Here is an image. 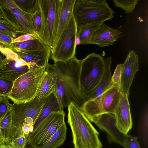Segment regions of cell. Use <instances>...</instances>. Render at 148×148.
<instances>
[{
  "label": "cell",
  "instance_id": "obj_35",
  "mask_svg": "<svg viewBox=\"0 0 148 148\" xmlns=\"http://www.w3.org/2000/svg\"><path fill=\"white\" fill-rule=\"evenodd\" d=\"M13 38L5 34H0V46L8 48L14 51L16 48L12 43Z\"/></svg>",
  "mask_w": 148,
  "mask_h": 148
},
{
  "label": "cell",
  "instance_id": "obj_2",
  "mask_svg": "<svg viewBox=\"0 0 148 148\" xmlns=\"http://www.w3.org/2000/svg\"><path fill=\"white\" fill-rule=\"evenodd\" d=\"M67 107V122L72 131L74 148H102L99 133L82 110L73 103Z\"/></svg>",
  "mask_w": 148,
  "mask_h": 148
},
{
  "label": "cell",
  "instance_id": "obj_10",
  "mask_svg": "<svg viewBox=\"0 0 148 148\" xmlns=\"http://www.w3.org/2000/svg\"><path fill=\"white\" fill-rule=\"evenodd\" d=\"M48 97L40 100L35 98L32 101L25 103H14L11 105L10 110L12 122V140L16 136L18 130L25 119H32L34 124L42 111Z\"/></svg>",
  "mask_w": 148,
  "mask_h": 148
},
{
  "label": "cell",
  "instance_id": "obj_33",
  "mask_svg": "<svg viewBox=\"0 0 148 148\" xmlns=\"http://www.w3.org/2000/svg\"><path fill=\"white\" fill-rule=\"evenodd\" d=\"M9 99L8 97H0V120L10 110L11 104L9 102Z\"/></svg>",
  "mask_w": 148,
  "mask_h": 148
},
{
  "label": "cell",
  "instance_id": "obj_34",
  "mask_svg": "<svg viewBox=\"0 0 148 148\" xmlns=\"http://www.w3.org/2000/svg\"><path fill=\"white\" fill-rule=\"evenodd\" d=\"M123 146L124 148H141L137 138L127 134L126 135Z\"/></svg>",
  "mask_w": 148,
  "mask_h": 148
},
{
  "label": "cell",
  "instance_id": "obj_26",
  "mask_svg": "<svg viewBox=\"0 0 148 148\" xmlns=\"http://www.w3.org/2000/svg\"><path fill=\"white\" fill-rule=\"evenodd\" d=\"M16 49L36 50L44 49L49 46L40 39H36L14 43Z\"/></svg>",
  "mask_w": 148,
  "mask_h": 148
},
{
  "label": "cell",
  "instance_id": "obj_6",
  "mask_svg": "<svg viewBox=\"0 0 148 148\" xmlns=\"http://www.w3.org/2000/svg\"><path fill=\"white\" fill-rule=\"evenodd\" d=\"M120 84V83L113 84L99 96L85 102L82 110L89 121L101 114H114L122 94Z\"/></svg>",
  "mask_w": 148,
  "mask_h": 148
},
{
  "label": "cell",
  "instance_id": "obj_27",
  "mask_svg": "<svg viewBox=\"0 0 148 148\" xmlns=\"http://www.w3.org/2000/svg\"><path fill=\"white\" fill-rule=\"evenodd\" d=\"M18 7L23 11L33 14L39 7L38 0H14Z\"/></svg>",
  "mask_w": 148,
  "mask_h": 148
},
{
  "label": "cell",
  "instance_id": "obj_17",
  "mask_svg": "<svg viewBox=\"0 0 148 148\" xmlns=\"http://www.w3.org/2000/svg\"><path fill=\"white\" fill-rule=\"evenodd\" d=\"M75 1L62 0V7L57 31L51 50L56 46L62 33L73 15V8Z\"/></svg>",
  "mask_w": 148,
  "mask_h": 148
},
{
  "label": "cell",
  "instance_id": "obj_41",
  "mask_svg": "<svg viewBox=\"0 0 148 148\" xmlns=\"http://www.w3.org/2000/svg\"><path fill=\"white\" fill-rule=\"evenodd\" d=\"M3 59L2 55L1 54H0V64L2 61Z\"/></svg>",
  "mask_w": 148,
  "mask_h": 148
},
{
  "label": "cell",
  "instance_id": "obj_42",
  "mask_svg": "<svg viewBox=\"0 0 148 148\" xmlns=\"http://www.w3.org/2000/svg\"><path fill=\"white\" fill-rule=\"evenodd\" d=\"M26 148H34L31 146L27 145V147H26Z\"/></svg>",
  "mask_w": 148,
  "mask_h": 148
},
{
  "label": "cell",
  "instance_id": "obj_13",
  "mask_svg": "<svg viewBox=\"0 0 148 148\" xmlns=\"http://www.w3.org/2000/svg\"><path fill=\"white\" fill-rule=\"evenodd\" d=\"M138 69V56L134 50L130 51L123 64L121 73L120 90L123 95L128 97L130 87Z\"/></svg>",
  "mask_w": 148,
  "mask_h": 148
},
{
  "label": "cell",
  "instance_id": "obj_3",
  "mask_svg": "<svg viewBox=\"0 0 148 148\" xmlns=\"http://www.w3.org/2000/svg\"><path fill=\"white\" fill-rule=\"evenodd\" d=\"M46 67L31 69L17 79L13 82L9 99L17 104L34 99L46 74Z\"/></svg>",
  "mask_w": 148,
  "mask_h": 148
},
{
  "label": "cell",
  "instance_id": "obj_15",
  "mask_svg": "<svg viewBox=\"0 0 148 148\" xmlns=\"http://www.w3.org/2000/svg\"><path fill=\"white\" fill-rule=\"evenodd\" d=\"M51 48H46L36 50H21L16 49L14 51L18 57L30 65V69L46 67L51 57Z\"/></svg>",
  "mask_w": 148,
  "mask_h": 148
},
{
  "label": "cell",
  "instance_id": "obj_4",
  "mask_svg": "<svg viewBox=\"0 0 148 148\" xmlns=\"http://www.w3.org/2000/svg\"><path fill=\"white\" fill-rule=\"evenodd\" d=\"M114 14L105 0H76L73 11L77 25L104 22L112 18Z\"/></svg>",
  "mask_w": 148,
  "mask_h": 148
},
{
  "label": "cell",
  "instance_id": "obj_18",
  "mask_svg": "<svg viewBox=\"0 0 148 148\" xmlns=\"http://www.w3.org/2000/svg\"><path fill=\"white\" fill-rule=\"evenodd\" d=\"M111 63V56L105 59L104 69L101 77L97 85L86 98V101L92 100L99 96L113 84L112 81Z\"/></svg>",
  "mask_w": 148,
  "mask_h": 148
},
{
  "label": "cell",
  "instance_id": "obj_7",
  "mask_svg": "<svg viewBox=\"0 0 148 148\" xmlns=\"http://www.w3.org/2000/svg\"><path fill=\"white\" fill-rule=\"evenodd\" d=\"M105 59L101 55L92 53L81 60L80 83L86 99L101 77L104 69Z\"/></svg>",
  "mask_w": 148,
  "mask_h": 148
},
{
  "label": "cell",
  "instance_id": "obj_11",
  "mask_svg": "<svg viewBox=\"0 0 148 148\" xmlns=\"http://www.w3.org/2000/svg\"><path fill=\"white\" fill-rule=\"evenodd\" d=\"M90 121L93 122L101 131L106 133L109 142L123 146L126 134L119 129L114 114L103 113L94 117Z\"/></svg>",
  "mask_w": 148,
  "mask_h": 148
},
{
  "label": "cell",
  "instance_id": "obj_12",
  "mask_svg": "<svg viewBox=\"0 0 148 148\" xmlns=\"http://www.w3.org/2000/svg\"><path fill=\"white\" fill-rule=\"evenodd\" d=\"M122 32L103 23L80 45L94 44L99 47H108L114 44L121 36Z\"/></svg>",
  "mask_w": 148,
  "mask_h": 148
},
{
  "label": "cell",
  "instance_id": "obj_36",
  "mask_svg": "<svg viewBox=\"0 0 148 148\" xmlns=\"http://www.w3.org/2000/svg\"><path fill=\"white\" fill-rule=\"evenodd\" d=\"M36 39L41 40L36 33L25 34L21 35L15 38H13L12 43H14Z\"/></svg>",
  "mask_w": 148,
  "mask_h": 148
},
{
  "label": "cell",
  "instance_id": "obj_14",
  "mask_svg": "<svg viewBox=\"0 0 148 148\" xmlns=\"http://www.w3.org/2000/svg\"><path fill=\"white\" fill-rule=\"evenodd\" d=\"M30 65L18 57L3 59L0 64V77L14 82L30 70Z\"/></svg>",
  "mask_w": 148,
  "mask_h": 148
},
{
  "label": "cell",
  "instance_id": "obj_8",
  "mask_svg": "<svg viewBox=\"0 0 148 148\" xmlns=\"http://www.w3.org/2000/svg\"><path fill=\"white\" fill-rule=\"evenodd\" d=\"M63 110L51 113L30 133L27 145L34 148H40L49 141L64 122Z\"/></svg>",
  "mask_w": 148,
  "mask_h": 148
},
{
  "label": "cell",
  "instance_id": "obj_44",
  "mask_svg": "<svg viewBox=\"0 0 148 148\" xmlns=\"http://www.w3.org/2000/svg\"><path fill=\"white\" fill-rule=\"evenodd\" d=\"M0 148H1L0 147Z\"/></svg>",
  "mask_w": 148,
  "mask_h": 148
},
{
  "label": "cell",
  "instance_id": "obj_38",
  "mask_svg": "<svg viewBox=\"0 0 148 148\" xmlns=\"http://www.w3.org/2000/svg\"><path fill=\"white\" fill-rule=\"evenodd\" d=\"M0 51L6 58H12L18 57L17 54L10 49L0 46Z\"/></svg>",
  "mask_w": 148,
  "mask_h": 148
},
{
  "label": "cell",
  "instance_id": "obj_20",
  "mask_svg": "<svg viewBox=\"0 0 148 148\" xmlns=\"http://www.w3.org/2000/svg\"><path fill=\"white\" fill-rule=\"evenodd\" d=\"M56 88V77L53 73L46 69V74L35 98L40 100L47 97L52 93H54Z\"/></svg>",
  "mask_w": 148,
  "mask_h": 148
},
{
  "label": "cell",
  "instance_id": "obj_5",
  "mask_svg": "<svg viewBox=\"0 0 148 148\" xmlns=\"http://www.w3.org/2000/svg\"><path fill=\"white\" fill-rule=\"evenodd\" d=\"M42 25L39 37L51 49L56 34L62 0H38Z\"/></svg>",
  "mask_w": 148,
  "mask_h": 148
},
{
  "label": "cell",
  "instance_id": "obj_29",
  "mask_svg": "<svg viewBox=\"0 0 148 148\" xmlns=\"http://www.w3.org/2000/svg\"><path fill=\"white\" fill-rule=\"evenodd\" d=\"M28 137L25 134L22 127L17 132L16 136L9 144L15 148H26L27 144Z\"/></svg>",
  "mask_w": 148,
  "mask_h": 148
},
{
  "label": "cell",
  "instance_id": "obj_40",
  "mask_svg": "<svg viewBox=\"0 0 148 148\" xmlns=\"http://www.w3.org/2000/svg\"><path fill=\"white\" fill-rule=\"evenodd\" d=\"M4 143L3 138L2 136L0 130V144Z\"/></svg>",
  "mask_w": 148,
  "mask_h": 148
},
{
  "label": "cell",
  "instance_id": "obj_32",
  "mask_svg": "<svg viewBox=\"0 0 148 148\" xmlns=\"http://www.w3.org/2000/svg\"><path fill=\"white\" fill-rule=\"evenodd\" d=\"M32 17L36 32L39 37L42 25L41 11L39 6L35 12L32 14Z\"/></svg>",
  "mask_w": 148,
  "mask_h": 148
},
{
  "label": "cell",
  "instance_id": "obj_25",
  "mask_svg": "<svg viewBox=\"0 0 148 148\" xmlns=\"http://www.w3.org/2000/svg\"><path fill=\"white\" fill-rule=\"evenodd\" d=\"M103 21L77 25V37L81 40V43L88 38Z\"/></svg>",
  "mask_w": 148,
  "mask_h": 148
},
{
  "label": "cell",
  "instance_id": "obj_9",
  "mask_svg": "<svg viewBox=\"0 0 148 148\" xmlns=\"http://www.w3.org/2000/svg\"><path fill=\"white\" fill-rule=\"evenodd\" d=\"M77 25L73 15L51 50V58L54 63L67 61L75 56Z\"/></svg>",
  "mask_w": 148,
  "mask_h": 148
},
{
  "label": "cell",
  "instance_id": "obj_21",
  "mask_svg": "<svg viewBox=\"0 0 148 148\" xmlns=\"http://www.w3.org/2000/svg\"><path fill=\"white\" fill-rule=\"evenodd\" d=\"M18 6L14 0H0V12L4 20L9 23L21 35L19 31L14 10Z\"/></svg>",
  "mask_w": 148,
  "mask_h": 148
},
{
  "label": "cell",
  "instance_id": "obj_30",
  "mask_svg": "<svg viewBox=\"0 0 148 148\" xmlns=\"http://www.w3.org/2000/svg\"><path fill=\"white\" fill-rule=\"evenodd\" d=\"M0 34L13 38H15L21 35L9 23L2 19H0Z\"/></svg>",
  "mask_w": 148,
  "mask_h": 148
},
{
  "label": "cell",
  "instance_id": "obj_16",
  "mask_svg": "<svg viewBox=\"0 0 148 148\" xmlns=\"http://www.w3.org/2000/svg\"><path fill=\"white\" fill-rule=\"evenodd\" d=\"M128 97L121 94L114 114L117 126L122 133L127 134L132 129V121Z\"/></svg>",
  "mask_w": 148,
  "mask_h": 148
},
{
  "label": "cell",
  "instance_id": "obj_37",
  "mask_svg": "<svg viewBox=\"0 0 148 148\" xmlns=\"http://www.w3.org/2000/svg\"><path fill=\"white\" fill-rule=\"evenodd\" d=\"M123 66V64L117 65L114 73L112 76V81L113 84L120 83Z\"/></svg>",
  "mask_w": 148,
  "mask_h": 148
},
{
  "label": "cell",
  "instance_id": "obj_39",
  "mask_svg": "<svg viewBox=\"0 0 148 148\" xmlns=\"http://www.w3.org/2000/svg\"><path fill=\"white\" fill-rule=\"evenodd\" d=\"M0 147L1 148H15L9 143L1 144H0Z\"/></svg>",
  "mask_w": 148,
  "mask_h": 148
},
{
  "label": "cell",
  "instance_id": "obj_22",
  "mask_svg": "<svg viewBox=\"0 0 148 148\" xmlns=\"http://www.w3.org/2000/svg\"><path fill=\"white\" fill-rule=\"evenodd\" d=\"M61 111L55 94L53 93L48 96L40 115L33 125V130L51 113Z\"/></svg>",
  "mask_w": 148,
  "mask_h": 148
},
{
  "label": "cell",
  "instance_id": "obj_1",
  "mask_svg": "<svg viewBox=\"0 0 148 148\" xmlns=\"http://www.w3.org/2000/svg\"><path fill=\"white\" fill-rule=\"evenodd\" d=\"M46 68L56 77V88L54 93L61 111L71 103L82 110L86 100L80 83L81 60L75 56L66 61L57 62L53 64L48 63Z\"/></svg>",
  "mask_w": 148,
  "mask_h": 148
},
{
  "label": "cell",
  "instance_id": "obj_24",
  "mask_svg": "<svg viewBox=\"0 0 148 148\" xmlns=\"http://www.w3.org/2000/svg\"><path fill=\"white\" fill-rule=\"evenodd\" d=\"M12 120L9 110L0 120V130L5 143H8L12 140Z\"/></svg>",
  "mask_w": 148,
  "mask_h": 148
},
{
  "label": "cell",
  "instance_id": "obj_31",
  "mask_svg": "<svg viewBox=\"0 0 148 148\" xmlns=\"http://www.w3.org/2000/svg\"><path fill=\"white\" fill-rule=\"evenodd\" d=\"M13 82L6 78L0 77V97H8L12 89Z\"/></svg>",
  "mask_w": 148,
  "mask_h": 148
},
{
  "label": "cell",
  "instance_id": "obj_28",
  "mask_svg": "<svg viewBox=\"0 0 148 148\" xmlns=\"http://www.w3.org/2000/svg\"><path fill=\"white\" fill-rule=\"evenodd\" d=\"M114 5L116 7L123 9L125 13L131 14L139 1V0H113Z\"/></svg>",
  "mask_w": 148,
  "mask_h": 148
},
{
  "label": "cell",
  "instance_id": "obj_19",
  "mask_svg": "<svg viewBox=\"0 0 148 148\" xmlns=\"http://www.w3.org/2000/svg\"><path fill=\"white\" fill-rule=\"evenodd\" d=\"M17 24L22 34L36 33L33 21L32 14L25 12L18 7L13 10Z\"/></svg>",
  "mask_w": 148,
  "mask_h": 148
},
{
  "label": "cell",
  "instance_id": "obj_43",
  "mask_svg": "<svg viewBox=\"0 0 148 148\" xmlns=\"http://www.w3.org/2000/svg\"><path fill=\"white\" fill-rule=\"evenodd\" d=\"M2 18H3L2 16V15L0 12V19H2Z\"/></svg>",
  "mask_w": 148,
  "mask_h": 148
},
{
  "label": "cell",
  "instance_id": "obj_23",
  "mask_svg": "<svg viewBox=\"0 0 148 148\" xmlns=\"http://www.w3.org/2000/svg\"><path fill=\"white\" fill-rule=\"evenodd\" d=\"M67 130L64 122L48 142L40 148H58L62 145L66 139Z\"/></svg>",
  "mask_w": 148,
  "mask_h": 148
}]
</instances>
